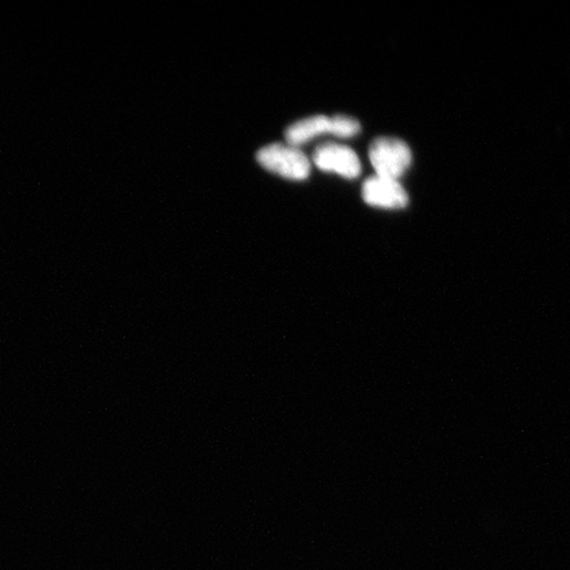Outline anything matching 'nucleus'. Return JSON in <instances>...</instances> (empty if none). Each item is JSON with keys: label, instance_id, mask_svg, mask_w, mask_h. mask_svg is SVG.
<instances>
[{"label": "nucleus", "instance_id": "nucleus-1", "mask_svg": "<svg viewBox=\"0 0 570 570\" xmlns=\"http://www.w3.org/2000/svg\"><path fill=\"white\" fill-rule=\"evenodd\" d=\"M360 131L361 125L358 120L352 117L336 116L327 118L325 116H315L291 125L284 135L288 145L296 147L325 132L336 135L340 138H352Z\"/></svg>", "mask_w": 570, "mask_h": 570}, {"label": "nucleus", "instance_id": "nucleus-2", "mask_svg": "<svg viewBox=\"0 0 570 570\" xmlns=\"http://www.w3.org/2000/svg\"><path fill=\"white\" fill-rule=\"evenodd\" d=\"M256 160L269 173H274L291 180H305L311 174L309 159L294 146L269 145L256 154Z\"/></svg>", "mask_w": 570, "mask_h": 570}, {"label": "nucleus", "instance_id": "nucleus-3", "mask_svg": "<svg viewBox=\"0 0 570 570\" xmlns=\"http://www.w3.org/2000/svg\"><path fill=\"white\" fill-rule=\"evenodd\" d=\"M368 156L376 175L391 180L403 176L412 161L410 147L396 138H376L370 145Z\"/></svg>", "mask_w": 570, "mask_h": 570}, {"label": "nucleus", "instance_id": "nucleus-4", "mask_svg": "<svg viewBox=\"0 0 570 570\" xmlns=\"http://www.w3.org/2000/svg\"><path fill=\"white\" fill-rule=\"evenodd\" d=\"M313 161L324 173H336L346 178L358 177L362 173L360 158L353 149L336 142L318 146L313 153Z\"/></svg>", "mask_w": 570, "mask_h": 570}, {"label": "nucleus", "instance_id": "nucleus-5", "mask_svg": "<svg viewBox=\"0 0 570 570\" xmlns=\"http://www.w3.org/2000/svg\"><path fill=\"white\" fill-rule=\"evenodd\" d=\"M362 197L366 204L386 209H403L409 204L407 191L397 180L377 175L363 183Z\"/></svg>", "mask_w": 570, "mask_h": 570}]
</instances>
